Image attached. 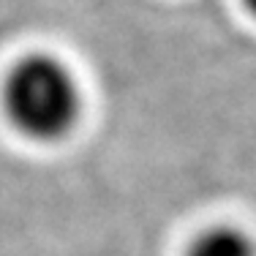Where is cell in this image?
<instances>
[{
	"mask_svg": "<svg viewBox=\"0 0 256 256\" xmlns=\"http://www.w3.org/2000/svg\"><path fill=\"white\" fill-rule=\"evenodd\" d=\"M186 256H256V240L240 226L216 224L188 242Z\"/></svg>",
	"mask_w": 256,
	"mask_h": 256,
	"instance_id": "2",
	"label": "cell"
},
{
	"mask_svg": "<svg viewBox=\"0 0 256 256\" xmlns=\"http://www.w3.org/2000/svg\"><path fill=\"white\" fill-rule=\"evenodd\" d=\"M242 6H246V8H248V14H251L254 20H256V0H242Z\"/></svg>",
	"mask_w": 256,
	"mask_h": 256,
	"instance_id": "3",
	"label": "cell"
},
{
	"mask_svg": "<svg viewBox=\"0 0 256 256\" xmlns=\"http://www.w3.org/2000/svg\"><path fill=\"white\" fill-rule=\"evenodd\" d=\"M3 106L14 128L38 142L63 139L79 120V84L52 54H28L3 82Z\"/></svg>",
	"mask_w": 256,
	"mask_h": 256,
	"instance_id": "1",
	"label": "cell"
}]
</instances>
